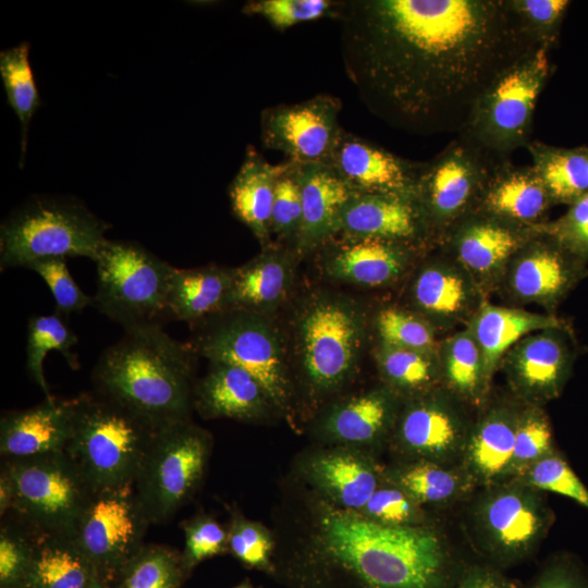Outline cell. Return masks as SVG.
<instances>
[{
    "label": "cell",
    "instance_id": "cell-19",
    "mask_svg": "<svg viewBox=\"0 0 588 588\" xmlns=\"http://www.w3.org/2000/svg\"><path fill=\"white\" fill-rule=\"evenodd\" d=\"M339 234L411 245L431 238L416 198L372 193H355L348 199L341 211Z\"/></svg>",
    "mask_w": 588,
    "mask_h": 588
},
{
    "label": "cell",
    "instance_id": "cell-48",
    "mask_svg": "<svg viewBox=\"0 0 588 588\" xmlns=\"http://www.w3.org/2000/svg\"><path fill=\"white\" fill-rule=\"evenodd\" d=\"M302 225V197L296 163L284 161L272 204L271 233L293 244L295 249Z\"/></svg>",
    "mask_w": 588,
    "mask_h": 588
},
{
    "label": "cell",
    "instance_id": "cell-56",
    "mask_svg": "<svg viewBox=\"0 0 588 588\" xmlns=\"http://www.w3.org/2000/svg\"><path fill=\"white\" fill-rule=\"evenodd\" d=\"M454 588H518L511 579L491 567L468 568Z\"/></svg>",
    "mask_w": 588,
    "mask_h": 588
},
{
    "label": "cell",
    "instance_id": "cell-15",
    "mask_svg": "<svg viewBox=\"0 0 588 588\" xmlns=\"http://www.w3.org/2000/svg\"><path fill=\"white\" fill-rule=\"evenodd\" d=\"M340 98L318 94L296 103H280L260 113L262 146L296 164L328 163L340 138Z\"/></svg>",
    "mask_w": 588,
    "mask_h": 588
},
{
    "label": "cell",
    "instance_id": "cell-23",
    "mask_svg": "<svg viewBox=\"0 0 588 588\" xmlns=\"http://www.w3.org/2000/svg\"><path fill=\"white\" fill-rule=\"evenodd\" d=\"M482 212H474L443 238L460 262L475 273H490L507 264L538 231Z\"/></svg>",
    "mask_w": 588,
    "mask_h": 588
},
{
    "label": "cell",
    "instance_id": "cell-2",
    "mask_svg": "<svg viewBox=\"0 0 588 588\" xmlns=\"http://www.w3.org/2000/svg\"><path fill=\"white\" fill-rule=\"evenodd\" d=\"M298 495L273 555L285 588H449L448 550L428 525L384 526L313 490Z\"/></svg>",
    "mask_w": 588,
    "mask_h": 588
},
{
    "label": "cell",
    "instance_id": "cell-51",
    "mask_svg": "<svg viewBox=\"0 0 588 588\" xmlns=\"http://www.w3.org/2000/svg\"><path fill=\"white\" fill-rule=\"evenodd\" d=\"M32 559V532L19 522L0 529V588H24Z\"/></svg>",
    "mask_w": 588,
    "mask_h": 588
},
{
    "label": "cell",
    "instance_id": "cell-54",
    "mask_svg": "<svg viewBox=\"0 0 588 588\" xmlns=\"http://www.w3.org/2000/svg\"><path fill=\"white\" fill-rule=\"evenodd\" d=\"M542 228L576 259L588 260V194L571 205L560 219Z\"/></svg>",
    "mask_w": 588,
    "mask_h": 588
},
{
    "label": "cell",
    "instance_id": "cell-39",
    "mask_svg": "<svg viewBox=\"0 0 588 588\" xmlns=\"http://www.w3.org/2000/svg\"><path fill=\"white\" fill-rule=\"evenodd\" d=\"M443 378L460 399L479 404L488 391L480 348L469 331L450 338L443 346Z\"/></svg>",
    "mask_w": 588,
    "mask_h": 588
},
{
    "label": "cell",
    "instance_id": "cell-26",
    "mask_svg": "<svg viewBox=\"0 0 588 588\" xmlns=\"http://www.w3.org/2000/svg\"><path fill=\"white\" fill-rule=\"evenodd\" d=\"M210 363L193 393V407L204 418L254 421L274 408L264 387L249 372L232 364Z\"/></svg>",
    "mask_w": 588,
    "mask_h": 588
},
{
    "label": "cell",
    "instance_id": "cell-44",
    "mask_svg": "<svg viewBox=\"0 0 588 588\" xmlns=\"http://www.w3.org/2000/svg\"><path fill=\"white\" fill-rule=\"evenodd\" d=\"M228 541L229 551L242 564L272 574L275 540L262 524L233 512L228 528Z\"/></svg>",
    "mask_w": 588,
    "mask_h": 588
},
{
    "label": "cell",
    "instance_id": "cell-12",
    "mask_svg": "<svg viewBox=\"0 0 588 588\" xmlns=\"http://www.w3.org/2000/svg\"><path fill=\"white\" fill-rule=\"evenodd\" d=\"M499 157L458 134L434 158L422 162L416 199L431 238H444L478 210Z\"/></svg>",
    "mask_w": 588,
    "mask_h": 588
},
{
    "label": "cell",
    "instance_id": "cell-41",
    "mask_svg": "<svg viewBox=\"0 0 588 588\" xmlns=\"http://www.w3.org/2000/svg\"><path fill=\"white\" fill-rule=\"evenodd\" d=\"M28 42H22L0 53V75L8 102L16 113L22 127L21 163L24 160L29 121L40 106V96L28 61Z\"/></svg>",
    "mask_w": 588,
    "mask_h": 588
},
{
    "label": "cell",
    "instance_id": "cell-14",
    "mask_svg": "<svg viewBox=\"0 0 588 588\" xmlns=\"http://www.w3.org/2000/svg\"><path fill=\"white\" fill-rule=\"evenodd\" d=\"M150 524L133 486L95 490L72 535L101 583L119 580Z\"/></svg>",
    "mask_w": 588,
    "mask_h": 588
},
{
    "label": "cell",
    "instance_id": "cell-45",
    "mask_svg": "<svg viewBox=\"0 0 588 588\" xmlns=\"http://www.w3.org/2000/svg\"><path fill=\"white\" fill-rule=\"evenodd\" d=\"M527 36L548 51L560 40L561 27L571 4L568 0H507Z\"/></svg>",
    "mask_w": 588,
    "mask_h": 588
},
{
    "label": "cell",
    "instance_id": "cell-33",
    "mask_svg": "<svg viewBox=\"0 0 588 588\" xmlns=\"http://www.w3.org/2000/svg\"><path fill=\"white\" fill-rule=\"evenodd\" d=\"M283 168L284 162L272 164L248 146L229 188L233 215L264 247L270 245L274 189Z\"/></svg>",
    "mask_w": 588,
    "mask_h": 588
},
{
    "label": "cell",
    "instance_id": "cell-52",
    "mask_svg": "<svg viewBox=\"0 0 588 588\" xmlns=\"http://www.w3.org/2000/svg\"><path fill=\"white\" fill-rule=\"evenodd\" d=\"M184 549L181 554L186 572L206 559L229 551L228 529L208 515H197L185 520Z\"/></svg>",
    "mask_w": 588,
    "mask_h": 588
},
{
    "label": "cell",
    "instance_id": "cell-57",
    "mask_svg": "<svg viewBox=\"0 0 588 588\" xmlns=\"http://www.w3.org/2000/svg\"><path fill=\"white\" fill-rule=\"evenodd\" d=\"M13 491L8 475L1 469L0 473V514L5 515L11 511Z\"/></svg>",
    "mask_w": 588,
    "mask_h": 588
},
{
    "label": "cell",
    "instance_id": "cell-38",
    "mask_svg": "<svg viewBox=\"0 0 588 588\" xmlns=\"http://www.w3.org/2000/svg\"><path fill=\"white\" fill-rule=\"evenodd\" d=\"M64 318L58 313L35 315L27 324L26 367L46 399L52 397L42 368L44 359L50 351L60 352L71 368L79 367L77 356L71 352V347L77 343V336Z\"/></svg>",
    "mask_w": 588,
    "mask_h": 588
},
{
    "label": "cell",
    "instance_id": "cell-28",
    "mask_svg": "<svg viewBox=\"0 0 588 588\" xmlns=\"http://www.w3.org/2000/svg\"><path fill=\"white\" fill-rule=\"evenodd\" d=\"M517 417L518 412L497 406L469 429L461 467L474 486L486 488L511 480Z\"/></svg>",
    "mask_w": 588,
    "mask_h": 588
},
{
    "label": "cell",
    "instance_id": "cell-27",
    "mask_svg": "<svg viewBox=\"0 0 588 588\" xmlns=\"http://www.w3.org/2000/svg\"><path fill=\"white\" fill-rule=\"evenodd\" d=\"M552 200L531 166H516L510 158L493 170L476 212L515 224L538 228Z\"/></svg>",
    "mask_w": 588,
    "mask_h": 588
},
{
    "label": "cell",
    "instance_id": "cell-53",
    "mask_svg": "<svg viewBox=\"0 0 588 588\" xmlns=\"http://www.w3.org/2000/svg\"><path fill=\"white\" fill-rule=\"evenodd\" d=\"M28 269L39 274L51 291L56 302V313L68 317L81 313L93 305V297L86 295L72 278L65 259L53 258L32 264Z\"/></svg>",
    "mask_w": 588,
    "mask_h": 588
},
{
    "label": "cell",
    "instance_id": "cell-35",
    "mask_svg": "<svg viewBox=\"0 0 588 588\" xmlns=\"http://www.w3.org/2000/svg\"><path fill=\"white\" fill-rule=\"evenodd\" d=\"M553 205H573L588 194V146L556 147L531 140L526 147Z\"/></svg>",
    "mask_w": 588,
    "mask_h": 588
},
{
    "label": "cell",
    "instance_id": "cell-11",
    "mask_svg": "<svg viewBox=\"0 0 588 588\" xmlns=\"http://www.w3.org/2000/svg\"><path fill=\"white\" fill-rule=\"evenodd\" d=\"M13 500L11 513L30 529L72 537L95 491L65 452L3 460Z\"/></svg>",
    "mask_w": 588,
    "mask_h": 588
},
{
    "label": "cell",
    "instance_id": "cell-55",
    "mask_svg": "<svg viewBox=\"0 0 588 588\" xmlns=\"http://www.w3.org/2000/svg\"><path fill=\"white\" fill-rule=\"evenodd\" d=\"M531 588H588V581L571 561L559 560L540 573Z\"/></svg>",
    "mask_w": 588,
    "mask_h": 588
},
{
    "label": "cell",
    "instance_id": "cell-36",
    "mask_svg": "<svg viewBox=\"0 0 588 588\" xmlns=\"http://www.w3.org/2000/svg\"><path fill=\"white\" fill-rule=\"evenodd\" d=\"M420 506L452 503L475 487L462 467L413 460L383 473Z\"/></svg>",
    "mask_w": 588,
    "mask_h": 588
},
{
    "label": "cell",
    "instance_id": "cell-13",
    "mask_svg": "<svg viewBox=\"0 0 588 588\" xmlns=\"http://www.w3.org/2000/svg\"><path fill=\"white\" fill-rule=\"evenodd\" d=\"M473 522L482 549L495 561L510 564L539 546L552 512L542 491L512 479L485 488L474 503Z\"/></svg>",
    "mask_w": 588,
    "mask_h": 588
},
{
    "label": "cell",
    "instance_id": "cell-37",
    "mask_svg": "<svg viewBox=\"0 0 588 588\" xmlns=\"http://www.w3.org/2000/svg\"><path fill=\"white\" fill-rule=\"evenodd\" d=\"M446 266L433 264L422 269L413 285L416 306L425 315L438 319L460 316L471 298L468 279Z\"/></svg>",
    "mask_w": 588,
    "mask_h": 588
},
{
    "label": "cell",
    "instance_id": "cell-9",
    "mask_svg": "<svg viewBox=\"0 0 588 588\" xmlns=\"http://www.w3.org/2000/svg\"><path fill=\"white\" fill-rule=\"evenodd\" d=\"M198 327L192 344L197 354L243 368L264 387L274 408L291 415L293 385L285 351L265 315L230 310Z\"/></svg>",
    "mask_w": 588,
    "mask_h": 588
},
{
    "label": "cell",
    "instance_id": "cell-49",
    "mask_svg": "<svg viewBox=\"0 0 588 588\" xmlns=\"http://www.w3.org/2000/svg\"><path fill=\"white\" fill-rule=\"evenodd\" d=\"M517 480L539 490L567 497L588 510V489L556 451L532 465Z\"/></svg>",
    "mask_w": 588,
    "mask_h": 588
},
{
    "label": "cell",
    "instance_id": "cell-40",
    "mask_svg": "<svg viewBox=\"0 0 588 588\" xmlns=\"http://www.w3.org/2000/svg\"><path fill=\"white\" fill-rule=\"evenodd\" d=\"M375 354L382 378L395 394L420 396L428 393L438 378L431 353L380 343Z\"/></svg>",
    "mask_w": 588,
    "mask_h": 588
},
{
    "label": "cell",
    "instance_id": "cell-5",
    "mask_svg": "<svg viewBox=\"0 0 588 588\" xmlns=\"http://www.w3.org/2000/svg\"><path fill=\"white\" fill-rule=\"evenodd\" d=\"M110 225L73 198L36 196L0 228V268H28L46 259L97 260Z\"/></svg>",
    "mask_w": 588,
    "mask_h": 588
},
{
    "label": "cell",
    "instance_id": "cell-25",
    "mask_svg": "<svg viewBox=\"0 0 588 588\" xmlns=\"http://www.w3.org/2000/svg\"><path fill=\"white\" fill-rule=\"evenodd\" d=\"M305 477L321 498L358 512L382 482L383 473L363 454L340 448L309 458Z\"/></svg>",
    "mask_w": 588,
    "mask_h": 588
},
{
    "label": "cell",
    "instance_id": "cell-32",
    "mask_svg": "<svg viewBox=\"0 0 588 588\" xmlns=\"http://www.w3.org/2000/svg\"><path fill=\"white\" fill-rule=\"evenodd\" d=\"M29 530L32 559L24 588H90L100 581L71 536Z\"/></svg>",
    "mask_w": 588,
    "mask_h": 588
},
{
    "label": "cell",
    "instance_id": "cell-17",
    "mask_svg": "<svg viewBox=\"0 0 588 588\" xmlns=\"http://www.w3.org/2000/svg\"><path fill=\"white\" fill-rule=\"evenodd\" d=\"M395 424L396 445L413 460L450 465L462 458L469 428L444 396L428 392L415 397Z\"/></svg>",
    "mask_w": 588,
    "mask_h": 588
},
{
    "label": "cell",
    "instance_id": "cell-1",
    "mask_svg": "<svg viewBox=\"0 0 588 588\" xmlns=\"http://www.w3.org/2000/svg\"><path fill=\"white\" fill-rule=\"evenodd\" d=\"M334 17L362 102L420 136L461 134L491 83L539 48L507 0H345Z\"/></svg>",
    "mask_w": 588,
    "mask_h": 588
},
{
    "label": "cell",
    "instance_id": "cell-8",
    "mask_svg": "<svg viewBox=\"0 0 588 588\" xmlns=\"http://www.w3.org/2000/svg\"><path fill=\"white\" fill-rule=\"evenodd\" d=\"M211 436L189 419L157 429L133 483L150 524L169 520L197 491Z\"/></svg>",
    "mask_w": 588,
    "mask_h": 588
},
{
    "label": "cell",
    "instance_id": "cell-31",
    "mask_svg": "<svg viewBox=\"0 0 588 588\" xmlns=\"http://www.w3.org/2000/svg\"><path fill=\"white\" fill-rule=\"evenodd\" d=\"M233 271L219 266L174 268L167 296L169 318L200 326L229 311Z\"/></svg>",
    "mask_w": 588,
    "mask_h": 588
},
{
    "label": "cell",
    "instance_id": "cell-3",
    "mask_svg": "<svg viewBox=\"0 0 588 588\" xmlns=\"http://www.w3.org/2000/svg\"><path fill=\"white\" fill-rule=\"evenodd\" d=\"M196 351L162 327L125 332L97 360L95 391L136 413L155 427L189 419Z\"/></svg>",
    "mask_w": 588,
    "mask_h": 588
},
{
    "label": "cell",
    "instance_id": "cell-46",
    "mask_svg": "<svg viewBox=\"0 0 588 588\" xmlns=\"http://www.w3.org/2000/svg\"><path fill=\"white\" fill-rule=\"evenodd\" d=\"M358 512L368 519L384 526H427L425 509L384 478Z\"/></svg>",
    "mask_w": 588,
    "mask_h": 588
},
{
    "label": "cell",
    "instance_id": "cell-30",
    "mask_svg": "<svg viewBox=\"0 0 588 588\" xmlns=\"http://www.w3.org/2000/svg\"><path fill=\"white\" fill-rule=\"evenodd\" d=\"M291 252L268 245L264 252L235 268L229 296V311L243 310L267 315L289 293L294 272Z\"/></svg>",
    "mask_w": 588,
    "mask_h": 588
},
{
    "label": "cell",
    "instance_id": "cell-10",
    "mask_svg": "<svg viewBox=\"0 0 588 588\" xmlns=\"http://www.w3.org/2000/svg\"><path fill=\"white\" fill-rule=\"evenodd\" d=\"M552 72L549 51L543 48L519 60L483 91L461 134L502 158L527 147L536 105Z\"/></svg>",
    "mask_w": 588,
    "mask_h": 588
},
{
    "label": "cell",
    "instance_id": "cell-4",
    "mask_svg": "<svg viewBox=\"0 0 588 588\" xmlns=\"http://www.w3.org/2000/svg\"><path fill=\"white\" fill-rule=\"evenodd\" d=\"M157 429L96 391L82 393L64 452L94 490L133 486Z\"/></svg>",
    "mask_w": 588,
    "mask_h": 588
},
{
    "label": "cell",
    "instance_id": "cell-20",
    "mask_svg": "<svg viewBox=\"0 0 588 588\" xmlns=\"http://www.w3.org/2000/svg\"><path fill=\"white\" fill-rule=\"evenodd\" d=\"M510 285L519 298L553 303L581 275L584 262L567 253L542 225L509 261Z\"/></svg>",
    "mask_w": 588,
    "mask_h": 588
},
{
    "label": "cell",
    "instance_id": "cell-43",
    "mask_svg": "<svg viewBox=\"0 0 588 588\" xmlns=\"http://www.w3.org/2000/svg\"><path fill=\"white\" fill-rule=\"evenodd\" d=\"M549 419L535 405L518 412L510 478L522 477L532 465L555 452Z\"/></svg>",
    "mask_w": 588,
    "mask_h": 588
},
{
    "label": "cell",
    "instance_id": "cell-7",
    "mask_svg": "<svg viewBox=\"0 0 588 588\" xmlns=\"http://www.w3.org/2000/svg\"><path fill=\"white\" fill-rule=\"evenodd\" d=\"M95 262L93 306L125 332L162 327L169 318L167 296L175 267L137 243L109 240Z\"/></svg>",
    "mask_w": 588,
    "mask_h": 588
},
{
    "label": "cell",
    "instance_id": "cell-42",
    "mask_svg": "<svg viewBox=\"0 0 588 588\" xmlns=\"http://www.w3.org/2000/svg\"><path fill=\"white\" fill-rule=\"evenodd\" d=\"M181 554L159 544L144 546L120 576L119 588H180L184 575Z\"/></svg>",
    "mask_w": 588,
    "mask_h": 588
},
{
    "label": "cell",
    "instance_id": "cell-21",
    "mask_svg": "<svg viewBox=\"0 0 588 588\" xmlns=\"http://www.w3.org/2000/svg\"><path fill=\"white\" fill-rule=\"evenodd\" d=\"M73 399L54 396L20 411L5 412L0 421L3 460L64 452L72 431Z\"/></svg>",
    "mask_w": 588,
    "mask_h": 588
},
{
    "label": "cell",
    "instance_id": "cell-34",
    "mask_svg": "<svg viewBox=\"0 0 588 588\" xmlns=\"http://www.w3.org/2000/svg\"><path fill=\"white\" fill-rule=\"evenodd\" d=\"M561 326L564 324L552 316L483 304L470 332L482 355L488 385L497 366L519 340L530 333Z\"/></svg>",
    "mask_w": 588,
    "mask_h": 588
},
{
    "label": "cell",
    "instance_id": "cell-50",
    "mask_svg": "<svg viewBox=\"0 0 588 588\" xmlns=\"http://www.w3.org/2000/svg\"><path fill=\"white\" fill-rule=\"evenodd\" d=\"M376 324L381 343L431 354L434 351L431 326L414 314L385 308L378 314Z\"/></svg>",
    "mask_w": 588,
    "mask_h": 588
},
{
    "label": "cell",
    "instance_id": "cell-29",
    "mask_svg": "<svg viewBox=\"0 0 588 588\" xmlns=\"http://www.w3.org/2000/svg\"><path fill=\"white\" fill-rule=\"evenodd\" d=\"M397 418L396 394L387 389L371 390L333 404L322 416L321 433L347 445L379 442Z\"/></svg>",
    "mask_w": 588,
    "mask_h": 588
},
{
    "label": "cell",
    "instance_id": "cell-59",
    "mask_svg": "<svg viewBox=\"0 0 588 588\" xmlns=\"http://www.w3.org/2000/svg\"><path fill=\"white\" fill-rule=\"evenodd\" d=\"M234 588H254V586L249 583V580H245Z\"/></svg>",
    "mask_w": 588,
    "mask_h": 588
},
{
    "label": "cell",
    "instance_id": "cell-18",
    "mask_svg": "<svg viewBox=\"0 0 588 588\" xmlns=\"http://www.w3.org/2000/svg\"><path fill=\"white\" fill-rule=\"evenodd\" d=\"M356 192L416 198L422 162L402 158L344 128L328 162Z\"/></svg>",
    "mask_w": 588,
    "mask_h": 588
},
{
    "label": "cell",
    "instance_id": "cell-6",
    "mask_svg": "<svg viewBox=\"0 0 588 588\" xmlns=\"http://www.w3.org/2000/svg\"><path fill=\"white\" fill-rule=\"evenodd\" d=\"M302 378L310 396L339 391L354 375L365 335V318L354 301L318 294L303 307L296 324Z\"/></svg>",
    "mask_w": 588,
    "mask_h": 588
},
{
    "label": "cell",
    "instance_id": "cell-47",
    "mask_svg": "<svg viewBox=\"0 0 588 588\" xmlns=\"http://www.w3.org/2000/svg\"><path fill=\"white\" fill-rule=\"evenodd\" d=\"M339 1L332 0H250L242 12L264 17L274 29L285 32L301 24L335 15Z\"/></svg>",
    "mask_w": 588,
    "mask_h": 588
},
{
    "label": "cell",
    "instance_id": "cell-58",
    "mask_svg": "<svg viewBox=\"0 0 588 588\" xmlns=\"http://www.w3.org/2000/svg\"><path fill=\"white\" fill-rule=\"evenodd\" d=\"M90 588H119V587H112L108 584H103L101 581H97L96 584H94Z\"/></svg>",
    "mask_w": 588,
    "mask_h": 588
},
{
    "label": "cell",
    "instance_id": "cell-16",
    "mask_svg": "<svg viewBox=\"0 0 588 588\" xmlns=\"http://www.w3.org/2000/svg\"><path fill=\"white\" fill-rule=\"evenodd\" d=\"M507 380L527 405L556 399L569 375L574 352L564 326L524 336L503 357Z\"/></svg>",
    "mask_w": 588,
    "mask_h": 588
},
{
    "label": "cell",
    "instance_id": "cell-22",
    "mask_svg": "<svg viewBox=\"0 0 588 588\" xmlns=\"http://www.w3.org/2000/svg\"><path fill=\"white\" fill-rule=\"evenodd\" d=\"M302 197L297 255L311 253L339 234L344 205L356 193L328 163L296 164Z\"/></svg>",
    "mask_w": 588,
    "mask_h": 588
},
{
    "label": "cell",
    "instance_id": "cell-24",
    "mask_svg": "<svg viewBox=\"0 0 588 588\" xmlns=\"http://www.w3.org/2000/svg\"><path fill=\"white\" fill-rule=\"evenodd\" d=\"M341 235V234H340ZM414 245L341 235L322 247L329 277L362 286H381L394 281L406 265Z\"/></svg>",
    "mask_w": 588,
    "mask_h": 588
}]
</instances>
